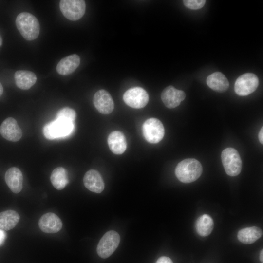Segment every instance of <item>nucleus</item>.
<instances>
[{
	"instance_id": "obj_1",
	"label": "nucleus",
	"mask_w": 263,
	"mask_h": 263,
	"mask_svg": "<svg viewBox=\"0 0 263 263\" xmlns=\"http://www.w3.org/2000/svg\"><path fill=\"white\" fill-rule=\"evenodd\" d=\"M201 164L194 158L185 159L177 165L175 173L177 179L184 183L196 181L202 173Z\"/></svg>"
},
{
	"instance_id": "obj_2",
	"label": "nucleus",
	"mask_w": 263,
	"mask_h": 263,
	"mask_svg": "<svg viewBox=\"0 0 263 263\" xmlns=\"http://www.w3.org/2000/svg\"><path fill=\"white\" fill-rule=\"evenodd\" d=\"M16 25L21 35L27 40H34L39 35V22L31 13L22 12L19 14L16 19Z\"/></svg>"
},
{
	"instance_id": "obj_3",
	"label": "nucleus",
	"mask_w": 263,
	"mask_h": 263,
	"mask_svg": "<svg viewBox=\"0 0 263 263\" xmlns=\"http://www.w3.org/2000/svg\"><path fill=\"white\" fill-rule=\"evenodd\" d=\"M74 129V122L56 118L55 120L44 126L43 132L47 139L53 140L69 135L72 133Z\"/></svg>"
},
{
	"instance_id": "obj_4",
	"label": "nucleus",
	"mask_w": 263,
	"mask_h": 263,
	"mask_svg": "<svg viewBox=\"0 0 263 263\" xmlns=\"http://www.w3.org/2000/svg\"><path fill=\"white\" fill-rule=\"evenodd\" d=\"M223 165L226 174L236 176L242 170V162L238 152L233 148L224 149L221 154Z\"/></svg>"
},
{
	"instance_id": "obj_5",
	"label": "nucleus",
	"mask_w": 263,
	"mask_h": 263,
	"mask_svg": "<svg viewBox=\"0 0 263 263\" xmlns=\"http://www.w3.org/2000/svg\"><path fill=\"white\" fill-rule=\"evenodd\" d=\"M119 234L113 230L107 232L100 240L97 253L99 257L105 259L110 257L116 250L120 243Z\"/></svg>"
},
{
	"instance_id": "obj_6",
	"label": "nucleus",
	"mask_w": 263,
	"mask_h": 263,
	"mask_svg": "<svg viewBox=\"0 0 263 263\" xmlns=\"http://www.w3.org/2000/svg\"><path fill=\"white\" fill-rule=\"evenodd\" d=\"M142 132L146 140L153 144L159 142L165 134L163 124L159 119L155 118L148 119L144 122Z\"/></svg>"
},
{
	"instance_id": "obj_7",
	"label": "nucleus",
	"mask_w": 263,
	"mask_h": 263,
	"mask_svg": "<svg viewBox=\"0 0 263 263\" xmlns=\"http://www.w3.org/2000/svg\"><path fill=\"white\" fill-rule=\"evenodd\" d=\"M59 7L64 17L69 20L75 21L84 15L86 3L83 0H61Z\"/></svg>"
},
{
	"instance_id": "obj_8",
	"label": "nucleus",
	"mask_w": 263,
	"mask_h": 263,
	"mask_svg": "<svg viewBox=\"0 0 263 263\" xmlns=\"http://www.w3.org/2000/svg\"><path fill=\"white\" fill-rule=\"evenodd\" d=\"M259 85V79L254 74L247 73L240 76L236 80L234 90L240 96H246L254 92Z\"/></svg>"
},
{
	"instance_id": "obj_9",
	"label": "nucleus",
	"mask_w": 263,
	"mask_h": 263,
	"mask_svg": "<svg viewBox=\"0 0 263 263\" xmlns=\"http://www.w3.org/2000/svg\"><path fill=\"white\" fill-rule=\"evenodd\" d=\"M123 98L124 102L129 106L140 109L147 104L149 97L145 90L141 87H135L126 91Z\"/></svg>"
},
{
	"instance_id": "obj_10",
	"label": "nucleus",
	"mask_w": 263,
	"mask_h": 263,
	"mask_svg": "<svg viewBox=\"0 0 263 263\" xmlns=\"http://www.w3.org/2000/svg\"><path fill=\"white\" fill-rule=\"evenodd\" d=\"M93 103L101 113L108 114L113 112L114 103L111 94L105 90L97 91L93 97Z\"/></svg>"
},
{
	"instance_id": "obj_11",
	"label": "nucleus",
	"mask_w": 263,
	"mask_h": 263,
	"mask_svg": "<svg viewBox=\"0 0 263 263\" xmlns=\"http://www.w3.org/2000/svg\"><path fill=\"white\" fill-rule=\"evenodd\" d=\"M0 133L4 138L12 142L19 141L22 135L21 129L12 117H8L3 121L0 127Z\"/></svg>"
},
{
	"instance_id": "obj_12",
	"label": "nucleus",
	"mask_w": 263,
	"mask_h": 263,
	"mask_svg": "<svg viewBox=\"0 0 263 263\" xmlns=\"http://www.w3.org/2000/svg\"><path fill=\"white\" fill-rule=\"evenodd\" d=\"M185 97L186 94L183 91L178 90L172 86L165 88L161 94L164 104L170 109L178 106Z\"/></svg>"
},
{
	"instance_id": "obj_13",
	"label": "nucleus",
	"mask_w": 263,
	"mask_h": 263,
	"mask_svg": "<svg viewBox=\"0 0 263 263\" xmlns=\"http://www.w3.org/2000/svg\"><path fill=\"white\" fill-rule=\"evenodd\" d=\"M38 226L40 230L46 233H55L60 230L62 223L55 213L49 212L43 214L39 219Z\"/></svg>"
},
{
	"instance_id": "obj_14",
	"label": "nucleus",
	"mask_w": 263,
	"mask_h": 263,
	"mask_svg": "<svg viewBox=\"0 0 263 263\" xmlns=\"http://www.w3.org/2000/svg\"><path fill=\"white\" fill-rule=\"evenodd\" d=\"M85 187L90 191L101 193L104 188V183L100 174L96 170L91 169L85 174L83 178Z\"/></svg>"
},
{
	"instance_id": "obj_15",
	"label": "nucleus",
	"mask_w": 263,
	"mask_h": 263,
	"mask_svg": "<svg viewBox=\"0 0 263 263\" xmlns=\"http://www.w3.org/2000/svg\"><path fill=\"white\" fill-rule=\"evenodd\" d=\"M5 181L13 193H18L21 190L23 176L21 171L18 168L12 167L6 171Z\"/></svg>"
},
{
	"instance_id": "obj_16",
	"label": "nucleus",
	"mask_w": 263,
	"mask_h": 263,
	"mask_svg": "<svg viewBox=\"0 0 263 263\" xmlns=\"http://www.w3.org/2000/svg\"><path fill=\"white\" fill-rule=\"evenodd\" d=\"M108 144L111 151L115 154L123 153L127 148L126 138L120 131H113L109 134Z\"/></svg>"
},
{
	"instance_id": "obj_17",
	"label": "nucleus",
	"mask_w": 263,
	"mask_h": 263,
	"mask_svg": "<svg viewBox=\"0 0 263 263\" xmlns=\"http://www.w3.org/2000/svg\"><path fill=\"white\" fill-rule=\"evenodd\" d=\"M80 63L78 55L72 54L63 58L56 66V71L61 75H68L74 72Z\"/></svg>"
},
{
	"instance_id": "obj_18",
	"label": "nucleus",
	"mask_w": 263,
	"mask_h": 263,
	"mask_svg": "<svg viewBox=\"0 0 263 263\" xmlns=\"http://www.w3.org/2000/svg\"><path fill=\"white\" fill-rule=\"evenodd\" d=\"M209 88L217 92H224L229 86V82L225 76L221 72H216L209 75L206 80Z\"/></svg>"
},
{
	"instance_id": "obj_19",
	"label": "nucleus",
	"mask_w": 263,
	"mask_h": 263,
	"mask_svg": "<svg viewBox=\"0 0 263 263\" xmlns=\"http://www.w3.org/2000/svg\"><path fill=\"white\" fill-rule=\"evenodd\" d=\"M14 78L17 87L23 90L30 89L37 81L36 75L26 70L17 71L15 73Z\"/></svg>"
},
{
	"instance_id": "obj_20",
	"label": "nucleus",
	"mask_w": 263,
	"mask_h": 263,
	"mask_svg": "<svg viewBox=\"0 0 263 263\" xmlns=\"http://www.w3.org/2000/svg\"><path fill=\"white\" fill-rule=\"evenodd\" d=\"M262 235V230L259 227L254 226L240 229L238 232L237 238L242 243L250 244L255 242Z\"/></svg>"
},
{
	"instance_id": "obj_21",
	"label": "nucleus",
	"mask_w": 263,
	"mask_h": 263,
	"mask_svg": "<svg viewBox=\"0 0 263 263\" xmlns=\"http://www.w3.org/2000/svg\"><path fill=\"white\" fill-rule=\"evenodd\" d=\"M20 219L19 214L15 211L8 210L0 213V229L9 230L13 228Z\"/></svg>"
},
{
	"instance_id": "obj_22",
	"label": "nucleus",
	"mask_w": 263,
	"mask_h": 263,
	"mask_svg": "<svg viewBox=\"0 0 263 263\" xmlns=\"http://www.w3.org/2000/svg\"><path fill=\"white\" fill-rule=\"evenodd\" d=\"M50 180L55 188L63 189L69 182L67 171L61 167L56 168L51 174Z\"/></svg>"
},
{
	"instance_id": "obj_23",
	"label": "nucleus",
	"mask_w": 263,
	"mask_h": 263,
	"mask_svg": "<svg viewBox=\"0 0 263 263\" xmlns=\"http://www.w3.org/2000/svg\"><path fill=\"white\" fill-rule=\"evenodd\" d=\"M214 227V222L212 218L207 214H204L199 217L195 223V228L197 233L201 236L209 235Z\"/></svg>"
},
{
	"instance_id": "obj_24",
	"label": "nucleus",
	"mask_w": 263,
	"mask_h": 263,
	"mask_svg": "<svg viewBox=\"0 0 263 263\" xmlns=\"http://www.w3.org/2000/svg\"><path fill=\"white\" fill-rule=\"evenodd\" d=\"M76 117V113L74 110L69 107L60 109L56 113V118H62L74 122Z\"/></svg>"
},
{
	"instance_id": "obj_25",
	"label": "nucleus",
	"mask_w": 263,
	"mask_h": 263,
	"mask_svg": "<svg viewBox=\"0 0 263 263\" xmlns=\"http://www.w3.org/2000/svg\"><path fill=\"white\" fill-rule=\"evenodd\" d=\"M205 0H184V4L188 8L197 10L202 8L205 3Z\"/></svg>"
},
{
	"instance_id": "obj_26",
	"label": "nucleus",
	"mask_w": 263,
	"mask_h": 263,
	"mask_svg": "<svg viewBox=\"0 0 263 263\" xmlns=\"http://www.w3.org/2000/svg\"><path fill=\"white\" fill-rule=\"evenodd\" d=\"M156 263H173L170 258L168 257L162 256L160 257Z\"/></svg>"
},
{
	"instance_id": "obj_27",
	"label": "nucleus",
	"mask_w": 263,
	"mask_h": 263,
	"mask_svg": "<svg viewBox=\"0 0 263 263\" xmlns=\"http://www.w3.org/2000/svg\"><path fill=\"white\" fill-rule=\"evenodd\" d=\"M6 238V234L4 230L0 229V245L4 242Z\"/></svg>"
},
{
	"instance_id": "obj_28",
	"label": "nucleus",
	"mask_w": 263,
	"mask_h": 263,
	"mask_svg": "<svg viewBox=\"0 0 263 263\" xmlns=\"http://www.w3.org/2000/svg\"><path fill=\"white\" fill-rule=\"evenodd\" d=\"M259 140L260 142L263 144V128H261L258 135Z\"/></svg>"
},
{
	"instance_id": "obj_29",
	"label": "nucleus",
	"mask_w": 263,
	"mask_h": 263,
	"mask_svg": "<svg viewBox=\"0 0 263 263\" xmlns=\"http://www.w3.org/2000/svg\"><path fill=\"white\" fill-rule=\"evenodd\" d=\"M263 250L262 249L261 252H260V261L262 262V263H263Z\"/></svg>"
},
{
	"instance_id": "obj_30",
	"label": "nucleus",
	"mask_w": 263,
	"mask_h": 263,
	"mask_svg": "<svg viewBox=\"0 0 263 263\" xmlns=\"http://www.w3.org/2000/svg\"><path fill=\"white\" fill-rule=\"evenodd\" d=\"M3 91V88L2 86V84L0 82V96L2 95Z\"/></svg>"
},
{
	"instance_id": "obj_31",
	"label": "nucleus",
	"mask_w": 263,
	"mask_h": 263,
	"mask_svg": "<svg viewBox=\"0 0 263 263\" xmlns=\"http://www.w3.org/2000/svg\"><path fill=\"white\" fill-rule=\"evenodd\" d=\"M2 44V38H1V36L0 35V46H1Z\"/></svg>"
}]
</instances>
